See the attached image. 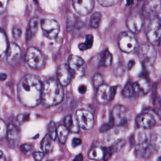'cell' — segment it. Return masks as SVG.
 Instances as JSON below:
<instances>
[{
    "label": "cell",
    "instance_id": "obj_1",
    "mask_svg": "<svg viewBox=\"0 0 161 161\" xmlns=\"http://www.w3.org/2000/svg\"><path fill=\"white\" fill-rule=\"evenodd\" d=\"M43 84L35 75H25L19 82L17 88L20 102L28 107H34L41 101Z\"/></svg>",
    "mask_w": 161,
    "mask_h": 161
},
{
    "label": "cell",
    "instance_id": "obj_2",
    "mask_svg": "<svg viewBox=\"0 0 161 161\" xmlns=\"http://www.w3.org/2000/svg\"><path fill=\"white\" fill-rule=\"evenodd\" d=\"M63 97L62 86L57 80L49 79L43 83L41 101L45 106H55L62 102Z\"/></svg>",
    "mask_w": 161,
    "mask_h": 161
},
{
    "label": "cell",
    "instance_id": "obj_3",
    "mask_svg": "<svg viewBox=\"0 0 161 161\" xmlns=\"http://www.w3.org/2000/svg\"><path fill=\"white\" fill-rule=\"evenodd\" d=\"M118 43L119 48L128 53H134L138 48L137 39L130 31L121 32L118 37Z\"/></svg>",
    "mask_w": 161,
    "mask_h": 161
},
{
    "label": "cell",
    "instance_id": "obj_4",
    "mask_svg": "<svg viewBox=\"0 0 161 161\" xmlns=\"http://www.w3.org/2000/svg\"><path fill=\"white\" fill-rule=\"evenodd\" d=\"M148 41L153 45L161 46V19H150L146 30Z\"/></svg>",
    "mask_w": 161,
    "mask_h": 161
},
{
    "label": "cell",
    "instance_id": "obj_5",
    "mask_svg": "<svg viewBox=\"0 0 161 161\" xmlns=\"http://www.w3.org/2000/svg\"><path fill=\"white\" fill-rule=\"evenodd\" d=\"M138 58L142 63L146 66H150L157 57V52L153 45L143 44L138 49Z\"/></svg>",
    "mask_w": 161,
    "mask_h": 161
},
{
    "label": "cell",
    "instance_id": "obj_6",
    "mask_svg": "<svg viewBox=\"0 0 161 161\" xmlns=\"http://www.w3.org/2000/svg\"><path fill=\"white\" fill-rule=\"evenodd\" d=\"M25 60L33 69H41L44 64V58L41 52L35 47H30L25 54Z\"/></svg>",
    "mask_w": 161,
    "mask_h": 161
},
{
    "label": "cell",
    "instance_id": "obj_7",
    "mask_svg": "<svg viewBox=\"0 0 161 161\" xmlns=\"http://www.w3.org/2000/svg\"><path fill=\"white\" fill-rule=\"evenodd\" d=\"M142 13L144 16L151 19H161V1H146L142 8Z\"/></svg>",
    "mask_w": 161,
    "mask_h": 161
},
{
    "label": "cell",
    "instance_id": "obj_8",
    "mask_svg": "<svg viewBox=\"0 0 161 161\" xmlns=\"http://www.w3.org/2000/svg\"><path fill=\"white\" fill-rule=\"evenodd\" d=\"M40 26L43 35L49 39L55 38L59 33L60 26L55 19H43L40 21Z\"/></svg>",
    "mask_w": 161,
    "mask_h": 161
},
{
    "label": "cell",
    "instance_id": "obj_9",
    "mask_svg": "<svg viewBox=\"0 0 161 161\" xmlns=\"http://www.w3.org/2000/svg\"><path fill=\"white\" fill-rule=\"evenodd\" d=\"M69 67L74 77H82L86 72V64L83 59L75 55H71L68 58Z\"/></svg>",
    "mask_w": 161,
    "mask_h": 161
},
{
    "label": "cell",
    "instance_id": "obj_10",
    "mask_svg": "<svg viewBox=\"0 0 161 161\" xmlns=\"http://www.w3.org/2000/svg\"><path fill=\"white\" fill-rule=\"evenodd\" d=\"M117 86L110 87L107 84H103L97 88L96 92L97 101L101 104L107 103L112 100L116 93Z\"/></svg>",
    "mask_w": 161,
    "mask_h": 161
},
{
    "label": "cell",
    "instance_id": "obj_11",
    "mask_svg": "<svg viewBox=\"0 0 161 161\" xmlns=\"http://www.w3.org/2000/svg\"><path fill=\"white\" fill-rule=\"evenodd\" d=\"M75 117L80 128L84 130H89L93 127L94 119L91 112L86 110L79 109L76 111Z\"/></svg>",
    "mask_w": 161,
    "mask_h": 161
},
{
    "label": "cell",
    "instance_id": "obj_12",
    "mask_svg": "<svg viewBox=\"0 0 161 161\" xmlns=\"http://www.w3.org/2000/svg\"><path fill=\"white\" fill-rule=\"evenodd\" d=\"M111 119L114 126H121L126 122V109L123 105H116L112 109Z\"/></svg>",
    "mask_w": 161,
    "mask_h": 161
},
{
    "label": "cell",
    "instance_id": "obj_13",
    "mask_svg": "<svg viewBox=\"0 0 161 161\" xmlns=\"http://www.w3.org/2000/svg\"><path fill=\"white\" fill-rule=\"evenodd\" d=\"M75 11L81 16H85L92 11L94 6L92 0H75L72 2Z\"/></svg>",
    "mask_w": 161,
    "mask_h": 161
},
{
    "label": "cell",
    "instance_id": "obj_14",
    "mask_svg": "<svg viewBox=\"0 0 161 161\" xmlns=\"http://www.w3.org/2000/svg\"><path fill=\"white\" fill-rule=\"evenodd\" d=\"M57 75L58 82L64 86H67L70 82L73 77L72 73L69 67L65 64H60L58 66Z\"/></svg>",
    "mask_w": 161,
    "mask_h": 161
},
{
    "label": "cell",
    "instance_id": "obj_15",
    "mask_svg": "<svg viewBox=\"0 0 161 161\" xmlns=\"http://www.w3.org/2000/svg\"><path fill=\"white\" fill-rule=\"evenodd\" d=\"M143 21L142 16L138 14H130L126 20V26L132 33H138L143 26Z\"/></svg>",
    "mask_w": 161,
    "mask_h": 161
},
{
    "label": "cell",
    "instance_id": "obj_16",
    "mask_svg": "<svg viewBox=\"0 0 161 161\" xmlns=\"http://www.w3.org/2000/svg\"><path fill=\"white\" fill-rule=\"evenodd\" d=\"M136 123L137 125L142 128L150 129L155 126L156 121L152 114L145 112L137 116Z\"/></svg>",
    "mask_w": 161,
    "mask_h": 161
},
{
    "label": "cell",
    "instance_id": "obj_17",
    "mask_svg": "<svg viewBox=\"0 0 161 161\" xmlns=\"http://www.w3.org/2000/svg\"><path fill=\"white\" fill-rule=\"evenodd\" d=\"M136 153L139 157H147L149 155L148 140L145 133H140L138 136V144L136 147Z\"/></svg>",
    "mask_w": 161,
    "mask_h": 161
},
{
    "label": "cell",
    "instance_id": "obj_18",
    "mask_svg": "<svg viewBox=\"0 0 161 161\" xmlns=\"http://www.w3.org/2000/svg\"><path fill=\"white\" fill-rule=\"evenodd\" d=\"M21 49L15 43H11L7 52V62L10 65H16L21 58Z\"/></svg>",
    "mask_w": 161,
    "mask_h": 161
},
{
    "label": "cell",
    "instance_id": "obj_19",
    "mask_svg": "<svg viewBox=\"0 0 161 161\" xmlns=\"http://www.w3.org/2000/svg\"><path fill=\"white\" fill-rule=\"evenodd\" d=\"M135 94L140 96L147 94L150 89V85L149 82L144 78H142L133 84Z\"/></svg>",
    "mask_w": 161,
    "mask_h": 161
},
{
    "label": "cell",
    "instance_id": "obj_20",
    "mask_svg": "<svg viewBox=\"0 0 161 161\" xmlns=\"http://www.w3.org/2000/svg\"><path fill=\"white\" fill-rule=\"evenodd\" d=\"M6 136L9 143L11 146H15L19 140V133L17 127L13 123H10L7 126Z\"/></svg>",
    "mask_w": 161,
    "mask_h": 161
},
{
    "label": "cell",
    "instance_id": "obj_21",
    "mask_svg": "<svg viewBox=\"0 0 161 161\" xmlns=\"http://www.w3.org/2000/svg\"><path fill=\"white\" fill-rule=\"evenodd\" d=\"M65 126L72 133H78L80 130V126L79 125L77 118L75 116L73 115H67L65 118L64 120Z\"/></svg>",
    "mask_w": 161,
    "mask_h": 161
},
{
    "label": "cell",
    "instance_id": "obj_22",
    "mask_svg": "<svg viewBox=\"0 0 161 161\" xmlns=\"http://www.w3.org/2000/svg\"><path fill=\"white\" fill-rule=\"evenodd\" d=\"M150 145L157 152H161V130H155L150 136Z\"/></svg>",
    "mask_w": 161,
    "mask_h": 161
},
{
    "label": "cell",
    "instance_id": "obj_23",
    "mask_svg": "<svg viewBox=\"0 0 161 161\" xmlns=\"http://www.w3.org/2000/svg\"><path fill=\"white\" fill-rule=\"evenodd\" d=\"M9 44L6 35L4 30L0 28V61L3 60L7 54Z\"/></svg>",
    "mask_w": 161,
    "mask_h": 161
},
{
    "label": "cell",
    "instance_id": "obj_24",
    "mask_svg": "<svg viewBox=\"0 0 161 161\" xmlns=\"http://www.w3.org/2000/svg\"><path fill=\"white\" fill-rule=\"evenodd\" d=\"M105 153L104 147H94L88 153V157L89 158L95 160H100L104 159Z\"/></svg>",
    "mask_w": 161,
    "mask_h": 161
},
{
    "label": "cell",
    "instance_id": "obj_25",
    "mask_svg": "<svg viewBox=\"0 0 161 161\" xmlns=\"http://www.w3.org/2000/svg\"><path fill=\"white\" fill-rule=\"evenodd\" d=\"M38 28V19L37 18H32L29 23V28L26 31V39L29 40L36 32Z\"/></svg>",
    "mask_w": 161,
    "mask_h": 161
},
{
    "label": "cell",
    "instance_id": "obj_26",
    "mask_svg": "<svg viewBox=\"0 0 161 161\" xmlns=\"http://www.w3.org/2000/svg\"><path fill=\"white\" fill-rule=\"evenodd\" d=\"M69 130L65 125H60L57 128V138L60 143L64 144L67 140Z\"/></svg>",
    "mask_w": 161,
    "mask_h": 161
},
{
    "label": "cell",
    "instance_id": "obj_27",
    "mask_svg": "<svg viewBox=\"0 0 161 161\" xmlns=\"http://www.w3.org/2000/svg\"><path fill=\"white\" fill-rule=\"evenodd\" d=\"M52 139L50 136L46 135L41 142V149L44 153H48L52 149Z\"/></svg>",
    "mask_w": 161,
    "mask_h": 161
},
{
    "label": "cell",
    "instance_id": "obj_28",
    "mask_svg": "<svg viewBox=\"0 0 161 161\" xmlns=\"http://www.w3.org/2000/svg\"><path fill=\"white\" fill-rule=\"evenodd\" d=\"M113 60V57L111 53L108 51V50H105L101 55L99 65L103 67H108L111 65Z\"/></svg>",
    "mask_w": 161,
    "mask_h": 161
},
{
    "label": "cell",
    "instance_id": "obj_29",
    "mask_svg": "<svg viewBox=\"0 0 161 161\" xmlns=\"http://www.w3.org/2000/svg\"><path fill=\"white\" fill-rule=\"evenodd\" d=\"M101 18H102V15L101 13L99 12L94 13L90 18L89 26L93 28H97L101 23Z\"/></svg>",
    "mask_w": 161,
    "mask_h": 161
},
{
    "label": "cell",
    "instance_id": "obj_30",
    "mask_svg": "<svg viewBox=\"0 0 161 161\" xmlns=\"http://www.w3.org/2000/svg\"><path fill=\"white\" fill-rule=\"evenodd\" d=\"M93 36L92 35H87L86 36V40L84 43H81L79 45V48L81 51H85L92 47L93 44Z\"/></svg>",
    "mask_w": 161,
    "mask_h": 161
},
{
    "label": "cell",
    "instance_id": "obj_31",
    "mask_svg": "<svg viewBox=\"0 0 161 161\" xmlns=\"http://www.w3.org/2000/svg\"><path fill=\"white\" fill-rule=\"evenodd\" d=\"M134 94L135 92L133 89V85L131 82H128L123 88L122 91V94L126 97H132Z\"/></svg>",
    "mask_w": 161,
    "mask_h": 161
},
{
    "label": "cell",
    "instance_id": "obj_32",
    "mask_svg": "<svg viewBox=\"0 0 161 161\" xmlns=\"http://www.w3.org/2000/svg\"><path fill=\"white\" fill-rule=\"evenodd\" d=\"M48 135L52 140H55L57 137V128L54 122L50 121L48 126Z\"/></svg>",
    "mask_w": 161,
    "mask_h": 161
},
{
    "label": "cell",
    "instance_id": "obj_33",
    "mask_svg": "<svg viewBox=\"0 0 161 161\" xmlns=\"http://www.w3.org/2000/svg\"><path fill=\"white\" fill-rule=\"evenodd\" d=\"M92 83L95 87L98 88L103 84V79L100 74H96L92 78Z\"/></svg>",
    "mask_w": 161,
    "mask_h": 161
},
{
    "label": "cell",
    "instance_id": "obj_34",
    "mask_svg": "<svg viewBox=\"0 0 161 161\" xmlns=\"http://www.w3.org/2000/svg\"><path fill=\"white\" fill-rule=\"evenodd\" d=\"M7 126L4 121L0 118V139L4 138L6 135Z\"/></svg>",
    "mask_w": 161,
    "mask_h": 161
},
{
    "label": "cell",
    "instance_id": "obj_35",
    "mask_svg": "<svg viewBox=\"0 0 161 161\" xmlns=\"http://www.w3.org/2000/svg\"><path fill=\"white\" fill-rule=\"evenodd\" d=\"M33 150V146L30 144L25 143L20 146V150L25 154H29Z\"/></svg>",
    "mask_w": 161,
    "mask_h": 161
},
{
    "label": "cell",
    "instance_id": "obj_36",
    "mask_svg": "<svg viewBox=\"0 0 161 161\" xmlns=\"http://www.w3.org/2000/svg\"><path fill=\"white\" fill-rule=\"evenodd\" d=\"M113 126H114V124H113L112 120L110 119V121L108 123H105L101 126V127L99 129V131H100V132H102V133L106 132V131H108L109 130H110Z\"/></svg>",
    "mask_w": 161,
    "mask_h": 161
},
{
    "label": "cell",
    "instance_id": "obj_37",
    "mask_svg": "<svg viewBox=\"0 0 161 161\" xmlns=\"http://www.w3.org/2000/svg\"><path fill=\"white\" fill-rule=\"evenodd\" d=\"M98 3L103 6H111L118 3V1L114 0H99Z\"/></svg>",
    "mask_w": 161,
    "mask_h": 161
},
{
    "label": "cell",
    "instance_id": "obj_38",
    "mask_svg": "<svg viewBox=\"0 0 161 161\" xmlns=\"http://www.w3.org/2000/svg\"><path fill=\"white\" fill-rule=\"evenodd\" d=\"M44 153L43 152H33L32 155L34 158L35 161H42V158L44 157Z\"/></svg>",
    "mask_w": 161,
    "mask_h": 161
},
{
    "label": "cell",
    "instance_id": "obj_39",
    "mask_svg": "<svg viewBox=\"0 0 161 161\" xmlns=\"http://www.w3.org/2000/svg\"><path fill=\"white\" fill-rule=\"evenodd\" d=\"M12 34H13V36L15 38L17 39L18 38L20 37L21 34V30L18 27H14L13 29V31H12Z\"/></svg>",
    "mask_w": 161,
    "mask_h": 161
},
{
    "label": "cell",
    "instance_id": "obj_40",
    "mask_svg": "<svg viewBox=\"0 0 161 161\" xmlns=\"http://www.w3.org/2000/svg\"><path fill=\"white\" fill-rule=\"evenodd\" d=\"M8 1L7 0H0V13L4 12L6 9Z\"/></svg>",
    "mask_w": 161,
    "mask_h": 161
},
{
    "label": "cell",
    "instance_id": "obj_41",
    "mask_svg": "<svg viewBox=\"0 0 161 161\" xmlns=\"http://www.w3.org/2000/svg\"><path fill=\"white\" fill-rule=\"evenodd\" d=\"M116 74L118 75V76H121L125 72L123 66L122 65H119L116 69H115Z\"/></svg>",
    "mask_w": 161,
    "mask_h": 161
},
{
    "label": "cell",
    "instance_id": "obj_42",
    "mask_svg": "<svg viewBox=\"0 0 161 161\" xmlns=\"http://www.w3.org/2000/svg\"><path fill=\"white\" fill-rule=\"evenodd\" d=\"M81 140L79 138H74L72 140V145L73 147H76L81 144Z\"/></svg>",
    "mask_w": 161,
    "mask_h": 161
},
{
    "label": "cell",
    "instance_id": "obj_43",
    "mask_svg": "<svg viewBox=\"0 0 161 161\" xmlns=\"http://www.w3.org/2000/svg\"><path fill=\"white\" fill-rule=\"evenodd\" d=\"M86 90H87V87L86 86L84 85H80L79 88H78V91L80 93V94H84L86 92Z\"/></svg>",
    "mask_w": 161,
    "mask_h": 161
},
{
    "label": "cell",
    "instance_id": "obj_44",
    "mask_svg": "<svg viewBox=\"0 0 161 161\" xmlns=\"http://www.w3.org/2000/svg\"><path fill=\"white\" fill-rule=\"evenodd\" d=\"M7 77H8V76L6 73H4V72L0 73V80L1 81L5 80L7 79Z\"/></svg>",
    "mask_w": 161,
    "mask_h": 161
},
{
    "label": "cell",
    "instance_id": "obj_45",
    "mask_svg": "<svg viewBox=\"0 0 161 161\" xmlns=\"http://www.w3.org/2000/svg\"><path fill=\"white\" fill-rule=\"evenodd\" d=\"M82 160H83V157L82 154H79L75 157L73 161H82Z\"/></svg>",
    "mask_w": 161,
    "mask_h": 161
},
{
    "label": "cell",
    "instance_id": "obj_46",
    "mask_svg": "<svg viewBox=\"0 0 161 161\" xmlns=\"http://www.w3.org/2000/svg\"><path fill=\"white\" fill-rule=\"evenodd\" d=\"M0 161H6L5 155L1 150H0Z\"/></svg>",
    "mask_w": 161,
    "mask_h": 161
},
{
    "label": "cell",
    "instance_id": "obj_47",
    "mask_svg": "<svg viewBox=\"0 0 161 161\" xmlns=\"http://www.w3.org/2000/svg\"><path fill=\"white\" fill-rule=\"evenodd\" d=\"M135 64V62L133 60H130L128 64V69H130L133 65Z\"/></svg>",
    "mask_w": 161,
    "mask_h": 161
},
{
    "label": "cell",
    "instance_id": "obj_48",
    "mask_svg": "<svg viewBox=\"0 0 161 161\" xmlns=\"http://www.w3.org/2000/svg\"><path fill=\"white\" fill-rule=\"evenodd\" d=\"M157 161H161V156H160V157H158L157 158Z\"/></svg>",
    "mask_w": 161,
    "mask_h": 161
},
{
    "label": "cell",
    "instance_id": "obj_49",
    "mask_svg": "<svg viewBox=\"0 0 161 161\" xmlns=\"http://www.w3.org/2000/svg\"><path fill=\"white\" fill-rule=\"evenodd\" d=\"M48 161H50V160H48Z\"/></svg>",
    "mask_w": 161,
    "mask_h": 161
}]
</instances>
